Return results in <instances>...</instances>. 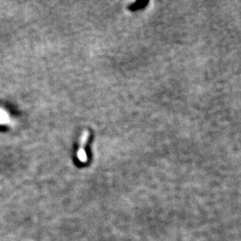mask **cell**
<instances>
[{
	"instance_id": "6da1fadb",
	"label": "cell",
	"mask_w": 241,
	"mask_h": 241,
	"mask_svg": "<svg viewBox=\"0 0 241 241\" xmlns=\"http://www.w3.org/2000/svg\"><path fill=\"white\" fill-rule=\"evenodd\" d=\"M89 138V131H84L82 132L81 137H80V144H79L78 151H77V158L81 162H87V154H86V149L85 148H86V145L88 143Z\"/></svg>"
}]
</instances>
